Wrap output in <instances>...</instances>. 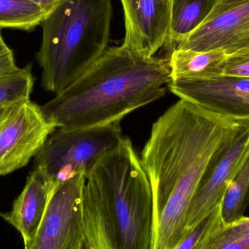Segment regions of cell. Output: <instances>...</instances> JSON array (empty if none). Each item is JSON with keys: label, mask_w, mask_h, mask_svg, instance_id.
<instances>
[{"label": "cell", "mask_w": 249, "mask_h": 249, "mask_svg": "<svg viewBox=\"0 0 249 249\" xmlns=\"http://www.w3.org/2000/svg\"><path fill=\"white\" fill-rule=\"evenodd\" d=\"M249 124L182 99L154 123L140 157L153 197L152 249L178 248L202 179Z\"/></svg>", "instance_id": "6da1fadb"}, {"label": "cell", "mask_w": 249, "mask_h": 249, "mask_svg": "<svg viewBox=\"0 0 249 249\" xmlns=\"http://www.w3.org/2000/svg\"><path fill=\"white\" fill-rule=\"evenodd\" d=\"M169 58L126 47H109L86 73L42 110L57 127L86 129L121 123L166 95Z\"/></svg>", "instance_id": "7a4b0ae2"}, {"label": "cell", "mask_w": 249, "mask_h": 249, "mask_svg": "<svg viewBox=\"0 0 249 249\" xmlns=\"http://www.w3.org/2000/svg\"><path fill=\"white\" fill-rule=\"evenodd\" d=\"M82 212L84 249H152V187L128 137L86 174Z\"/></svg>", "instance_id": "3957f363"}, {"label": "cell", "mask_w": 249, "mask_h": 249, "mask_svg": "<svg viewBox=\"0 0 249 249\" xmlns=\"http://www.w3.org/2000/svg\"><path fill=\"white\" fill-rule=\"evenodd\" d=\"M110 0H62L41 22L36 61L42 87L55 95L86 73L108 48Z\"/></svg>", "instance_id": "277c9868"}, {"label": "cell", "mask_w": 249, "mask_h": 249, "mask_svg": "<svg viewBox=\"0 0 249 249\" xmlns=\"http://www.w3.org/2000/svg\"><path fill=\"white\" fill-rule=\"evenodd\" d=\"M123 136L121 123L86 129L56 127L35 156L34 169L57 185L86 175Z\"/></svg>", "instance_id": "5b68a950"}, {"label": "cell", "mask_w": 249, "mask_h": 249, "mask_svg": "<svg viewBox=\"0 0 249 249\" xmlns=\"http://www.w3.org/2000/svg\"><path fill=\"white\" fill-rule=\"evenodd\" d=\"M56 127L30 97L0 105V176L26 167Z\"/></svg>", "instance_id": "8992f818"}, {"label": "cell", "mask_w": 249, "mask_h": 249, "mask_svg": "<svg viewBox=\"0 0 249 249\" xmlns=\"http://www.w3.org/2000/svg\"><path fill=\"white\" fill-rule=\"evenodd\" d=\"M86 174L58 184L32 249H84L83 204Z\"/></svg>", "instance_id": "52a82bcc"}, {"label": "cell", "mask_w": 249, "mask_h": 249, "mask_svg": "<svg viewBox=\"0 0 249 249\" xmlns=\"http://www.w3.org/2000/svg\"><path fill=\"white\" fill-rule=\"evenodd\" d=\"M179 99L219 115L249 121V79L219 75L212 77H178L168 84Z\"/></svg>", "instance_id": "ba28073f"}, {"label": "cell", "mask_w": 249, "mask_h": 249, "mask_svg": "<svg viewBox=\"0 0 249 249\" xmlns=\"http://www.w3.org/2000/svg\"><path fill=\"white\" fill-rule=\"evenodd\" d=\"M249 153V124L202 179L189 206L187 235L221 204L231 180Z\"/></svg>", "instance_id": "9c48e42d"}, {"label": "cell", "mask_w": 249, "mask_h": 249, "mask_svg": "<svg viewBox=\"0 0 249 249\" xmlns=\"http://www.w3.org/2000/svg\"><path fill=\"white\" fill-rule=\"evenodd\" d=\"M125 35L123 46L155 56L168 41L171 0H121Z\"/></svg>", "instance_id": "30bf717a"}, {"label": "cell", "mask_w": 249, "mask_h": 249, "mask_svg": "<svg viewBox=\"0 0 249 249\" xmlns=\"http://www.w3.org/2000/svg\"><path fill=\"white\" fill-rule=\"evenodd\" d=\"M249 48V0L210 16L176 48L231 54Z\"/></svg>", "instance_id": "8fae6325"}, {"label": "cell", "mask_w": 249, "mask_h": 249, "mask_svg": "<svg viewBox=\"0 0 249 249\" xmlns=\"http://www.w3.org/2000/svg\"><path fill=\"white\" fill-rule=\"evenodd\" d=\"M56 186L40 171L34 169L23 191L13 202L11 211L0 213L5 222L20 232L26 249H32Z\"/></svg>", "instance_id": "7c38bea8"}, {"label": "cell", "mask_w": 249, "mask_h": 249, "mask_svg": "<svg viewBox=\"0 0 249 249\" xmlns=\"http://www.w3.org/2000/svg\"><path fill=\"white\" fill-rule=\"evenodd\" d=\"M227 56L225 51L219 49L196 51L175 48L169 58L172 80L222 75Z\"/></svg>", "instance_id": "4fadbf2b"}, {"label": "cell", "mask_w": 249, "mask_h": 249, "mask_svg": "<svg viewBox=\"0 0 249 249\" xmlns=\"http://www.w3.org/2000/svg\"><path fill=\"white\" fill-rule=\"evenodd\" d=\"M218 1L219 0H171V22L167 43L176 48L209 18Z\"/></svg>", "instance_id": "5bb4252c"}, {"label": "cell", "mask_w": 249, "mask_h": 249, "mask_svg": "<svg viewBox=\"0 0 249 249\" xmlns=\"http://www.w3.org/2000/svg\"><path fill=\"white\" fill-rule=\"evenodd\" d=\"M249 206V153L231 180L221 203L225 225L244 216Z\"/></svg>", "instance_id": "9a60e30c"}, {"label": "cell", "mask_w": 249, "mask_h": 249, "mask_svg": "<svg viewBox=\"0 0 249 249\" xmlns=\"http://www.w3.org/2000/svg\"><path fill=\"white\" fill-rule=\"evenodd\" d=\"M46 13L30 0H0V29L29 31L40 26Z\"/></svg>", "instance_id": "2e32d148"}, {"label": "cell", "mask_w": 249, "mask_h": 249, "mask_svg": "<svg viewBox=\"0 0 249 249\" xmlns=\"http://www.w3.org/2000/svg\"><path fill=\"white\" fill-rule=\"evenodd\" d=\"M225 225L219 204L187 234L177 249H208L211 241Z\"/></svg>", "instance_id": "e0dca14e"}, {"label": "cell", "mask_w": 249, "mask_h": 249, "mask_svg": "<svg viewBox=\"0 0 249 249\" xmlns=\"http://www.w3.org/2000/svg\"><path fill=\"white\" fill-rule=\"evenodd\" d=\"M32 70V65L28 64L11 76L0 79V105L30 97L35 80Z\"/></svg>", "instance_id": "ac0fdd59"}, {"label": "cell", "mask_w": 249, "mask_h": 249, "mask_svg": "<svg viewBox=\"0 0 249 249\" xmlns=\"http://www.w3.org/2000/svg\"><path fill=\"white\" fill-rule=\"evenodd\" d=\"M208 249H249V217L243 216L225 225L211 241Z\"/></svg>", "instance_id": "d6986e66"}, {"label": "cell", "mask_w": 249, "mask_h": 249, "mask_svg": "<svg viewBox=\"0 0 249 249\" xmlns=\"http://www.w3.org/2000/svg\"><path fill=\"white\" fill-rule=\"evenodd\" d=\"M222 74L249 79V48L228 54Z\"/></svg>", "instance_id": "ffe728a7"}, {"label": "cell", "mask_w": 249, "mask_h": 249, "mask_svg": "<svg viewBox=\"0 0 249 249\" xmlns=\"http://www.w3.org/2000/svg\"><path fill=\"white\" fill-rule=\"evenodd\" d=\"M18 70L13 50L6 43L0 31V79L11 76Z\"/></svg>", "instance_id": "44dd1931"}, {"label": "cell", "mask_w": 249, "mask_h": 249, "mask_svg": "<svg viewBox=\"0 0 249 249\" xmlns=\"http://www.w3.org/2000/svg\"><path fill=\"white\" fill-rule=\"evenodd\" d=\"M245 1H247V0H219L217 4L213 9V12L211 13L210 16L217 14V13H221V12L227 10V9L235 7V6L239 4L240 3L244 2Z\"/></svg>", "instance_id": "7402d4cb"}, {"label": "cell", "mask_w": 249, "mask_h": 249, "mask_svg": "<svg viewBox=\"0 0 249 249\" xmlns=\"http://www.w3.org/2000/svg\"><path fill=\"white\" fill-rule=\"evenodd\" d=\"M39 7L43 9L44 11L48 14L53 10L62 0H30Z\"/></svg>", "instance_id": "603a6c76"}, {"label": "cell", "mask_w": 249, "mask_h": 249, "mask_svg": "<svg viewBox=\"0 0 249 249\" xmlns=\"http://www.w3.org/2000/svg\"></svg>", "instance_id": "cb8c5ba5"}]
</instances>
